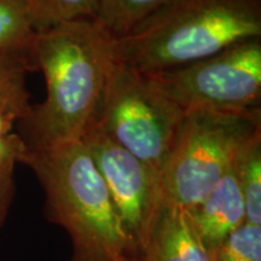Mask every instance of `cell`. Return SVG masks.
Instances as JSON below:
<instances>
[{
  "label": "cell",
  "instance_id": "1",
  "mask_svg": "<svg viewBox=\"0 0 261 261\" xmlns=\"http://www.w3.org/2000/svg\"><path fill=\"white\" fill-rule=\"evenodd\" d=\"M35 64L46 80V99L21 120L27 149L81 142L96 127L119 63L116 39L97 18L64 22L38 33Z\"/></svg>",
  "mask_w": 261,
  "mask_h": 261
},
{
  "label": "cell",
  "instance_id": "2",
  "mask_svg": "<svg viewBox=\"0 0 261 261\" xmlns=\"http://www.w3.org/2000/svg\"><path fill=\"white\" fill-rule=\"evenodd\" d=\"M21 162L33 169L45 192L47 219L69 234L70 261L138 260L106 182L83 142L27 149Z\"/></svg>",
  "mask_w": 261,
  "mask_h": 261
},
{
  "label": "cell",
  "instance_id": "3",
  "mask_svg": "<svg viewBox=\"0 0 261 261\" xmlns=\"http://www.w3.org/2000/svg\"><path fill=\"white\" fill-rule=\"evenodd\" d=\"M261 38V0H171L116 39L125 65L156 74Z\"/></svg>",
  "mask_w": 261,
  "mask_h": 261
},
{
  "label": "cell",
  "instance_id": "4",
  "mask_svg": "<svg viewBox=\"0 0 261 261\" xmlns=\"http://www.w3.org/2000/svg\"><path fill=\"white\" fill-rule=\"evenodd\" d=\"M261 135V113L189 112L161 173L167 204L191 211L233 167L243 146Z\"/></svg>",
  "mask_w": 261,
  "mask_h": 261
},
{
  "label": "cell",
  "instance_id": "5",
  "mask_svg": "<svg viewBox=\"0 0 261 261\" xmlns=\"http://www.w3.org/2000/svg\"><path fill=\"white\" fill-rule=\"evenodd\" d=\"M184 116V110L165 96L148 74L119 61L96 127L161 173Z\"/></svg>",
  "mask_w": 261,
  "mask_h": 261
},
{
  "label": "cell",
  "instance_id": "6",
  "mask_svg": "<svg viewBox=\"0 0 261 261\" xmlns=\"http://www.w3.org/2000/svg\"><path fill=\"white\" fill-rule=\"evenodd\" d=\"M148 75L185 113L259 112L261 38L242 41L184 67Z\"/></svg>",
  "mask_w": 261,
  "mask_h": 261
},
{
  "label": "cell",
  "instance_id": "7",
  "mask_svg": "<svg viewBox=\"0 0 261 261\" xmlns=\"http://www.w3.org/2000/svg\"><path fill=\"white\" fill-rule=\"evenodd\" d=\"M81 142L92 156L139 257L167 204L161 175L98 127L89 130Z\"/></svg>",
  "mask_w": 261,
  "mask_h": 261
},
{
  "label": "cell",
  "instance_id": "8",
  "mask_svg": "<svg viewBox=\"0 0 261 261\" xmlns=\"http://www.w3.org/2000/svg\"><path fill=\"white\" fill-rule=\"evenodd\" d=\"M188 212L201 240L212 252L232 231L247 223L242 192L233 167L200 203Z\"/></svg>",
  "mask_w": 261,
  "mask_h": 261
},
{
  "label": "cell",
  "instance_id": "9",
  "mask_svg": "<svg viewBox=\"0 0 261 261\" xmlns=\"http://www.w3.org/2000/svg\"><path fill=\"white\" fill-rule=\"evenodd\" d=\"M137 261H213V252L201 240L189 212L166 204Z\"/></svg>",
  "mask_w": 261,
  "mask_h": 261
},
{
  "label": "cell",
  "instance_id": "10",
  "mask_svg": "<svg viewBox=\"0 0 261 261\" xmlns=\"http://www.w3.org/2000/svg\"><path fill=\"white\" fill-rule=\"evenodd\" d=\"M25 75H14L0 83V166L21 162L27 150L21 136L12 133L15 123L21 122L31 109Z\"/></svg>",
  "mask_w": 261,
  "mask_h": 261
},
{
  "label": "cell",
  "instance_id": "11",
  "mask_svg": "<svg viewBox=\"0 0 261 261\" xmlns=\"http://www.w3.org/2000/svg\"><path fill=\"white\" fill-rule=\"evenodd\" d=\"M38 33L23 0H0V54L18 55L34 61L33 48Z\"/></svg>",
  "mask_w": 261,
  "mask_h": 261
},
{
  "label": "cell",
  "instance_id": "12",
  "mask_svg": "<svg viewBox=\"0 0 261 261\" xmlns=\"http://www.w3.org/2000/svg\"><path fill=\"white\" fill-rule=\"evenodd\" d=\"M246 208V221L261 226V135L250 139L233 165Z\"/></svg>",
  "mask_w": 261,
  "mask_h": 261
},
{
  "label": "cell",
  "instance_id": "13",
  "mask_svg": "<svg viewBox=\"0 0 261 261\" xmlns=\"http://www.w3.org/2000/svg\"><path fill=\"white\" fill-rule=\"evenodd\" d=\"M171 0H97V19L115 39L126 37L137 25Z\"/></svg>",
  "mask_w": 261,
  "mask_h": 261
},
{
  "label": "cell",
  "instance_id": "14",
  "mask_svg": "<svg viewBox=\"0 0 261 261\" xmlns=\"http://www.w3.org/2000/svg\"><path fill=\"white\" fill-rule=\"evenodd\" d=\"M38 32L64 22L97 17V0H23Z\"/></svg>",
  "mask_w": 261,
  "mask_h": 261
},
{
  "label": "cell",
  "instance_id": "15",
  "mask_svg": "<svg viewBox=\"0 0 261 261\" xmlns=\"http://www.w3.org/2000/svg\"><path fill=\"white\" fill-rule=\"evenodd\" d=\"M213 261H261V226L244 223L213 252Z\"/></svg>",
  "mask_w": 261,
  "mask_h": 261
},
{
  "label": "cell",
  "instance_id": "16",
  "mask_svg": "<svg viewBox=\"0 0 261 261\" xmlns=\"http://www.w3.org/2000/svg\"><path fill=\"white\" fill-rule=\"evenodd\" d=\"M15 165L6 163L0 166V227L4 224L9 208L15 195Z\"/></svg>",
  "mask_w": 261,
  "mask_h": 261
},
{
  "label": "cell",
  "instance_id": "17",
  "mask_svg": "<svg viewBox=\"0 0 261 261\" xmlns=\"http://www.w3.org/2000/svg\"><path fill=\"white\" fill-rule=\"evenodd\" d=\"M38 70L34 61L29 57L18 55L0 54V83L14 75Z\"/></svg>",
  "mask_w": 261,
  "mask_h": 261
}]
</instances>
